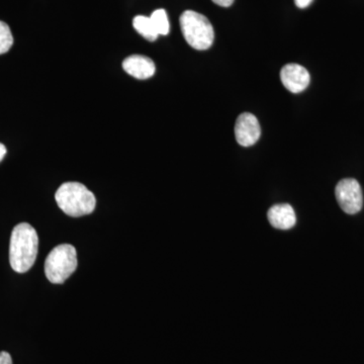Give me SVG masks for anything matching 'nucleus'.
Instances as JSON below:
<instances>
[{
	"label": "nucleus",
	"mask_w": 364,
	"mask_h": 364,
	"mask_svg": "<svg viewBox=\"0 0 364 364\" xmlns=\"http://www.w3.org/2000/svg\"><path fill=\"white\" fill-rule=\"evenodd\" d=\"M39 237L33 227L21 223L14 227L9 244V262L14 272L25 273L37 259Z\"/></svg>",
	"instance_id": "f257e3e1"
},
{
	"label": "nucleus",
	"mask_w": 364,
	"mask_h": 364,
	"mask_svg": "<svg viewBox=\"0 0 364 364\" xmlns=\"http://www.w3.org/2000/svg\"><path fill=\"white\" fill-rule=\"evenodd\" d=\"M58 207L70 217L90 215L95 210L97 200L92 193L79 182H66L55 195Z\"/></svg>",
	"instance_id": "f03ea898"
},
{
	"label": "nucleus",
	"mask_w": 364,
	"mask_h": 364,
	"mask_svg": "<svg viewBox=\"0 0 364 364\" xmlns=\"http://www.w3.org/2000/svg\"><path fill=\"white\" fill-rule=\"evenodd\" d=\"M181 28L184 39L193 49L203 51L212 47L214 28L203 14L193 11H184L181 16Z\"/></svg>",
	"instance_id": "7ed1b4c3"
},
{
	"label": "nucleus",
	"mask_w": 364,
	"mask_h": 364,
	"mask_svg": "<svg viewBox=\"0 0 364 364\" xmlns=\"http://www.w3.org/2000/svg\"><path fill=\"white\" fill-rule=\"evenodd\" d=\"M77 268V252L70 244H61L53 249L45 262V273L52 284H61Z\"/></svg>",
	"instance_id": "20e7f679"
},
{
	"label": "nucleus",
	"mask_w": 364,
	"mask_h": 364,
	"mask_svg": "<svg viewBox=\"0 0 364 364\" xmlns=\"http://www.w3.org/2000/svg\"><path fill=\"white\" fill-rule=\"evenodd\" d=\"M335 196L340 208L346 214H358L363 208V189L356 179L345 178L339 181L335 188Z\"/></svg>",
	"instance_id": "39448f33"
},
{
	"label": "nucleus",
	"mask_w": 364,
	"mask_h": 364,
	"mask_svg": "<svg viewBox=\"0 0 364 364\" xmlns=\"http://www.w3.org/2000/svg\"><path fill=\"white\" fill-rule=\"evenodd\" d=\"M234 132L239 145L250 147L259 140L261 135L259 122L250 112H243L237 119Z\"/></svg>",
	"instance_id": "423d86ee"
},
{
	"label": "nucleus",
	"mask_w": 364,
	"mask_h": 364,
	"mask_svg": "<svg viewBox=\"0 0 364 364\" xmlns=\"http://www.w3.org/2000/svg\"><path fill=\"white\" fill-rule=\"evenodd\" d=\"M282 85L293 93H299L310 85V73L299 64H287L280 72Z\"/></svg>",
	"instance_id": "0eeeda50"
},
{
	"label": "nucleus",
	"mask_w": 364,
	"mask_h": 364,
	"mask_svg": "<svg viewBox=\"0 0 364 364\" xmlns=\"http://www.w3.org/2000/svg\"><path fill=\"white\" fill-rule=\"evenodd\" d=\"M124 70L136 79H148L155 74V64L150 58L141 55H133L124 59L123 62Z\"/></svg>",
	"instance_id": "6e6552de"
},
{
	"label": "nucleus",
	"mask_w": 364,
	"mask_h": 364,
	"mask_svg": "<svg viewBox=\"0 0 364 364\" xmlns=\"http://www.w3.org/2000/svg\"><path fill=\"white\" fill-rule=\"evenodd\" d=\"M267 219L275 229L289 230L296 225V215L293 207L287 203L275 205L267 212Z\"/></svg>",
	"instance_id": "1a4fd4ad"
},
{
	"label": "nucleus",
	"mask_w": 364,
	"mask_h": 364,
	"mask_svg": "<svg viewBox=\"0 0 364 364\" xmlns=\"http://www.w3.org/2000/svg\"><path fill=\"white\" fill-rule=\"evenodd\" d=\"M133 26L136 32L140 33L142 37L150 42H154L157 40L158 33L155 30V26L153 25L152 21L150 18L145 16H136L133 21Z\"/></svg>",
	"instance_id": "9d476101"
},
{
	"label": "nucleus",
	"mask_w": 364,
	"mask_h": 364,
	"mask_svg": "<svg viewBox=\"0 0 364 364\" xmlns=\"http://www.w3.org/2000/svg\"><path fill=\"white\" fill-rule=\"evenodd\" d=\"M150 18L155 26V30L157 31L158 35H168L170 31L169 21L164 9H157L151 14Z\"/></svg>",
	"instance_id": "9b49d317"
},
{
	"label": "nucleus",
	"mask_w": 364,
	"mask_h": 364,
	"mask_svg": "<svg viewBox=\"0 0 364 364\" xmlns=\"http://www.w3.org/2000/svg\"><path fill=\"white\" fill-rule=\"evenodd\" d=\"M14 45L13 33L4 21H0V55L6 54Z\"/></svg>",
	"instance_id": "f8f14e48"
},
{
	"label": "nucleus",
	"mask_w": 364,
	"mask_h": 364,
	"mask_svg": "<svg viewBox=\"0 0 364 364\" xmlns=\"http://www.w3.org/2000/svg\"><path fill=\"white\" fill-rule=\"evenodd\" d=\"M0 364H13V359L9 352H0Z\"/></svg>",
	"instance_id": "ddd939ff"
},
{
	"label": "nucleus",
	"mask_w": 364,
	"mask_h": 364,
	"mask_svg": "<svg viewBox=\"0 0 364 364\" xmlns=\"http://www.w3.org/2000/svg\"><path fill=\"white\" fill-rule=\"evenodd\" d=\"M296 6L299 9H306V7L310 6L312 4L313 0H294Z\"/></svg>",
	"instance_id": "4468645a"
},
{
	"label": "nucleus",
	"mask_w": 364,
	"mask_h": 364,
	"mask_svg": "<svg viewBox=\"0 0 364 364\" xmlns=\"http://www.w3.org/2000/svg\"><path fill=\"white\" fill-rule=\"evenodd\" d=\"M213 2L222 7H229L233 4L234 0H213Z\"/></svg>",
	"instance_id": "2eb2a0df"
},
{
	"label": "nucleus",
	"mask_w": 364,
	"mask_h": 364,
	"mask_svg": "<svg viewBox=\"0 0 364 364\" xmlns=\"http://www.w3.org/2000/svg\"><path fill=\"white\" fill-rule=\"evenodd\" d=\"M6 146H4V144L0 143V162H1V160L4 159V157H6Z\"/></svg>",
	"instance_id": "dca6fc26"
}]
</instances>
